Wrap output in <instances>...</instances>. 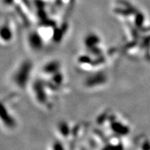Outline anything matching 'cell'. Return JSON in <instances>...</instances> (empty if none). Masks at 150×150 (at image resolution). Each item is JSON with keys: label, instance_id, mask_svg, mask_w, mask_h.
<instances>
[{"label": "cell", "instance_id": "6da1fadb", "mask_svg": "<svg viewBox=\"0 0 150 150\" xmlns=\"http://www.w3.org/2000/svg\"><path fill=\"white\" fill-rule=\"evenodd\" d=\"M5 1H6V2H8H8H12V0H5Z\"/></svg>", "mask_w": 150, "mask_h": 150}]
</instances>
